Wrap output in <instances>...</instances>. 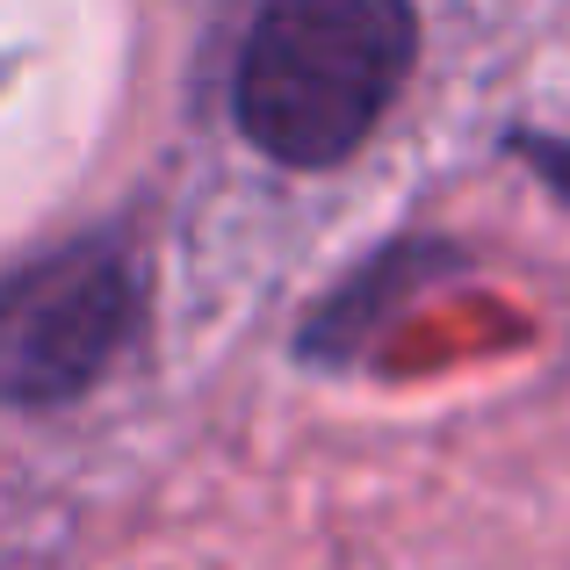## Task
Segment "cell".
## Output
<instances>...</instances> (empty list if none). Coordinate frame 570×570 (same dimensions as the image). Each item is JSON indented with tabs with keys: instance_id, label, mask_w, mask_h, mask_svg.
Listing matches in <instances>:
<instances>
[{
	"instance_id": "7a4b0ae2",
	"label": "cell",
	"mask_w": 570,
	"mask_h": 570,
	"mask_svg": "<svg viewBox=\"0 0 570 570\" xmlns=\"http://www.w3.org/2000/svg\"><path fill=\"white\" fill-rule=\"evenodd\" d=\"M130 318H138V282H130V261L101 238L22 267L0 289V397H80L124 354Z\"/></svg>"
},
{
	"instance_id": "6da1fadb",
	"label": "cell",
	"mask_w": 570,
	"mask_h": 570,
	"mask_svg": "<svg viewBox=\"0 0 570 570\" xmlns=\"http://www.w3.org/2000/svg\"><path fill=\"white\" fill-rule=\"evenodd\" d=\"M404 0H267L238 58V124L282 167H333L412 72Z\"/></svg>"
},
{
	"instance_id": "3957f363",
	"label": "cell",
	"mask_w": 570,
	"mask_h": 570,
	"mask_svg": "<svg viewBox=\"0 0 570 570\" xmlns=\"http://www.w3.org/2000/svg\"><path fill=\"white\" fill-rule=\"evenodd\" d=\"M520 153L534 159V167H542V181L557 188V195H570V145H549V138H528L520 145Z\"/></svg>"
}]
</instances>
